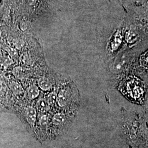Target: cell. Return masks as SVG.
Here are the masks:
<instances>
[{
    "instance_id": "obj_1",
    "label": "cell",
    "mask_w": 148,
    "mask_h": 148,
    "mask_svg": "<svg viewBox=\"0 0 148 148\" xmlns=\"http://www.w3.org/2000/svg\"><path fill=\"white\" fill-rule=\"evenodd\" d=\"M76 90L71 84H66L59 89L57 95V102L64 111H71L72 106L76 103Z\"/></svg>"
},
{
    "instance_id": "obj_2",
    "label": "cell",
    "mask_w": 148,
    "mask_h": 148,
    "mask_svg": "<svg viewBox=\"0 0 148 148\" xmlns=\"http://www.w3.org/2000/svg\"><path fill=\"white\" fill-rule=\"evenodd\" d=\"M71 120L69 117L65 113V112H58L54 115L52 119L53 125L57 128L62 129L66 127L67 125L70 123Z\"/></svg>"
},
{
    "instance_id": "obj_3",
    "label": "cell",
    "mask_w": 148,
    "mask_h": 148,
    "mask_svg": "<svg viewBox=\"0 0 148 148\" xmlns=\"http://www.w3.org/2000/svg\"><path fill=\"white\" fill-rule=\"evenodd\" d=\"M24 114L28 124L32 127H34L37 118L36 109L33 106H29L25 109Z\"/></svg>"
},
{
    "instance_id": "obj_4",
    "label": "cell",
    "mask_w": 148,
    "mask_h": 148,
    "mask_svg": "<svg viewBox=\"0 0 148 148\" xmlns=\"http://www.w3.org/2000/svg\"><path fill=\"white\" fill-rule=\"evenodd\" d=\"M38 87L44 91H49L51 90L54 85L53 79L43 76L38 80Z\"/></svg>"
},
{
    "instance_id": "obj_5",
    "label": "cell",
    "mask_w": 148,
    "mask_h": 148,
    "mask_svg": "<svg viewBox=\"0 0 148 148\" xmlns=\"http://www.w3.org/2000/svg\"><path fill=\"white\" fill-rule=\"evenodd\" d=\"M40 93V90L36 85H30L27 89V96L30 100H34L37 98Z\"/></svg>"
},
{
    "instance_id": "obj_6",
    "label": "cell",
    "mask_w": 148,
    "mask_h": 148,
    "mask_svg": "<svg viewBox=\"0 0 148 148\" xmlns=\"http://www.w3.org/2000/svg\"><path fill=\"white\" fill-rule=\"evenodd\" d=\"M36 108L37 111L44 113L48 111L49 109V105L46 99H40L37 101Z\"/></svg>"
},
{
    "instance_id": "obj_7",
    "label": "cell",
    "mask_w": 148,
    "mask_h": 148,
    "mask_svg": "<svg viewBox=\"0 0 148 148\" xmlns=\"http://www.w3.org/2000/svg\"><path fill=\"white\" fill-rule=\"evenodd\" d=\"M11 89L12 92L16 95L23 93V89L21 85L17 83L16 82H12L11 84Z\"/></svg>"
},
{
    "instance_id": "obj_8",
    "label": "cell",
    "mask_w": 148,
    "mask_h": 148,
    "mask_svg": "<svg viewBox=\"0 0 148 148\" xmlns=\"http://www.w3.org/2000/svg\"><path fill=\"white\" fill-rule=\"evenodd\" d=\"M47 101L49 106H53L57 101V95L55 92H51L48 96Z\"/></svg>"
},
{
    "instance_id": "obj_9",
    "label": "cell",
    "mask_w": 148,
    "mask_h": 148,
    "mask_svg": "<svg viewBox=\"0 0 148 148\" xmlns=\"http://www.w3.org/2000/svg\"><path fill=\"white\" fill-rule=\"evenodd\" d=\"M39 123L42 128H46L48 123V118L46 115H43L39 120Z\"/></svg>"
}]
</instances>
